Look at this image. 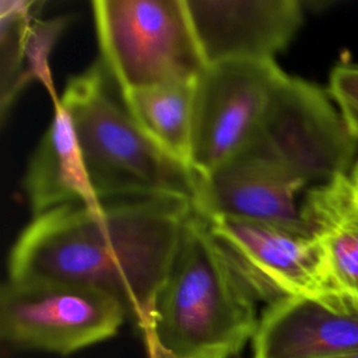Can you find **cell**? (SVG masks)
I'll use <instances>...</instances> for the list:
<instances>
[{
	"label": "cell",
	"instance_id": "1",
	"mask_svg": "<svg viewBox=\"0 0 358 358\" xmlns=\"http://www.w3.org/2000/svg\"><path fill=\"white\" fill-rule=\"evenodd\" d=\"M193 201L179 197L103 201L99 210L67 204L22 229L8 257V278H46L91 287L127 308L150 347L155 305Z\"/></svg>",
	"mask_w": 358,
	"mask_h": 358
},
{
	"label": "cell",
	"instance_id": "2",
	"mask_svg": "<svg viewBox=\"0 0 358 358\" xmlns=\"http://www.w3.org/2000/svg\"><path fill=\"white\" fill-rule=\"evenodd\" d=\"M358 140L324 91L284 73L243 145L210 175L197 176L193 207L221 215L308 231L296 194L355 162Z\"/></svg>",
	"mask_w": 358,
	"mask_h": 358
},
{
	"label": "cell",
	"instance_id": "3",
	"mask_svg": "<svg viewBox=\"0 0 358 358\" xmlns=\"http://www.w3.org/2000/svg\"><path fill=\"white\" fill-rule=\"evenodd\" d=\"M257 303L193 207L157 299L147 358H234L253 340Z\"/></svg>",
	"mask_w": 358,
	"mask_h": 358
},
{
	"label": "cell",
	"instance_id": "4",
	"mask_svg": "<svg viewBox=\"0 0 358 358\" xmlns=\"http://www.w3.org/2000/svg\"><path fill=\"white\" fill-rule=\"evenodd\" d=\"M92 187L101 201L179 197L194 201L197 176L164 152L108 90L95 63L71 77L60 96Z\"/></svg>",
	"mask_w": 358,
	"mask_h": 358
},
{
	"label": "cell",
	"instance_id": "5",
	"mask_svg": "<svg viewBox=\"0 0 358 358\" xmlns=\"http://www.w3.org/2000/svg\"><path fill=\"white\" fill-rule=\"evenodd\" d=\"M102 53L120 92L196 81L207 67L186 0L91 3Z\"/></svg>",
	"mask_w": 358,
	"mask_h": 358
},
{
	"label": "cell",
	"instance_id": "6",
	"mask_svg": "<svg viewBox=\"0 0 358 358\" xmlns=\"http://www.w3.org/2000/svg\"><path fill=\"white\" fill-rule=\"evenodd\" d=\"M103 291L46 278H7L0 291V338L18 350L70 355L113 337L126 316Z\"/></svg>",
	"mask_w": 358,
	"mask_h": 358
},
{
	"label": "cell",
	"instance_id": "7",
	"mask_svg": "<svg viewBox=\"0 0 358 358\" xmlns=\"http://www.w3.org/2000/svg\"><path fill=\"white\" fill-rule=\"evenodd\" d=\"M203 217L257 302L270 305L288 296H312L348 305L334 289L322 249L309 231L245 218Z\"/></svg>",
	"mask_w": 358,
	"mask_h": 358
},
{
	"label": "cell",
	"instance_id": "8",
	"mask_svg": "<svg viewBox=\"0 0 358 358\" xmlns=\"http://www.w3.org/2000/svg\"><path fill=\"white\" fill-rule=\"evenodd\" d=\"M274 60L208 64L194 85L192 169L207 176L249 138L284 76Z\"/></svg>",
	"mask_w": 358,
	"mask_h": 358
},
{
	"label": "cell",
	"instance_id": "9",
	"mask_svg": "<svg viewBox=\"0 0 358 358\" xmlns=\"http://www.w3.org/2000/svg\"><path fill=\"white\" fill-rule=\"evenodd\" d=\"M208 64L228 60H274L303 21L296 0H186Z\"/></svg>",
	"mask_w": 358,
	"mask_h": 358
},
{
	"label": "cell",
	"instance_id": "10",
	"mask_svg": "<svg viewBox=\"0 0 358 358\" xmlns=\"http://www.w3.org/2000/svg\"><path fill=\"white\" fill-rule=\"evenodd\" d=\"M358 351V309L312 296L266 305L252 358H337Z\"/></svg>",
	"mask_w": 358,
	"mask_h": 358
},
{
	"label": "cell",
	"instance_id": "11",
	"mask_svg": "<svg viewBox=\"0 0 358 358\" xmlns=\"http://www.w3.org/2000/svg\"><path fill=\"white\" fill-rule=\"evenodd\" d=\"M299 211L322 249L334 289L358 309V159L310 187Z\"/></svg>",
	"mask_w": 358,
	"mask_h": 358
},
{
	"label": "cell",
	"instance_id": "12",
	"mask_svg": "<svg viewBox=\"0 0 358 358\" xmlns=\"http://www.w3.org/2000/svg\"><path fill=\"white\" fill-rule=\"evenodd\" d=\"M32 0L0 1V115L8 110L27 85L36 81L45 87L52 102L59 101L49 66V55L70 17L42 20Z\"/></svg>",
	"mask_w": 358,
	"mask_h": 358
},
{
	"label": "cell",
	"instance_id": "13",
	"mask_svg": "<svg viewBox=\"0 0 358 358\" xmlns=\"http://www.w3.org/2000/svg\"><path fill=\"white\" fill-rule=\"evenodd\" d=\"M24 189L34 217L67 204L99 210L103 201L90 180L71 119L59 101L24 176Z\"/></svg>",
	"mask_w": 358,
	"mask_h": 358
},
{
	"label": "cell",
	"instance_id": "14",
	"mask_svg": "<svg viewBox=\"0 0 358 358\" xmlns=\"http://www.w3.org/2000/svg\"><path fill=\"white\" fill-rule=\"evenodd\" d=\"M194 85L196 81H185L120 92L124 108L140 129L164 152L189 169Z\"/></svg>",
	"mask_w": 358,
	"mask_h": 358
},
{
	"label": "cell",
	"instance_id": "15",
	"mask_svg": "<svg viewBox=\"0 0 358 358\" xmlns=\"http://www.w3.org/2000/svg\"><path fill=\"white\" fill-rule=\"evenodd\" d=\"M329 95L348 131L358 140V64H338L329 78Z\"/></svg>",
	"mask_w": 358,
	"mask_h": 358
},
{
	"label": "cell",
	"instance_id": "16",
	"mask_svg": "<svg viewBox=\"0 0 358 358\" xmlns=\"http://www.w3.org/2000/svg\"><path fill=\"white\" fill-rule=\"evenodd\" d=\"M337 358H358V351L347 354V355H343V357H337Z\"/></svg>",
	"mask_w": 358,
	"mask_h": 358
}]
</instances>
